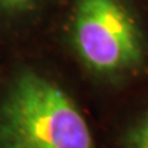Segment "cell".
Returning <instances> with one entry per match:
<instances>
[{"mask_svg":"<svg viewBox=\"0 0 148 148\" xmlns=\"http://www.w3.org/2000/svg\"><path fill=\"white\" fill-rule=\"evenodd\" d=\"M34 0H0V9L6 12H17L30 6Z\"/></svg>","mask_w":148,"mask_h":148,"instance_id":"obj_4","label":"cell"},{"mask_svg":"<svg viewBox=\"0 0 148 148\" xmlns=\"http://www.w3.org/2000/svg\"><path fill=\"white\" fill-rule=\"evenodd\" d=\"M73 41L84 63L101 74L133 69L145 57L136 22L120 0H78Z\"/></svg>","mask_w":148,"mask_h":148,"instance_id":"obj_2","label":"cell"},{"mask_svg":"<svg viewBox=\"0 0 148 148\" xmlns=\"http://www.w3.org/2000/svg\"><path fill=\"white\" fill-rule=\"evenodd\" d=\"M0 148H96L90 127L62 88L22 72L0 101Z\"/></svg>","mask_w":148,"mask_h":148,"instance_id":"obj_1","label":"cell"},{"mask_svg":"<svg viewBox=\"0 0 148 148\" xmlns=\"http://www.w3.org/2000/svg\"><path fill=\"white\" fill-rule=\"evenodd\" d=\"M122 143L123 148H148V111L127 130Z\"/></svg>","mask_w":148,"mask_h":148,"instance_id":"obj_3","label":"cell"}]
</instances>
